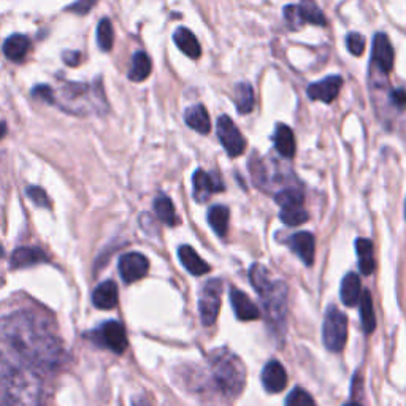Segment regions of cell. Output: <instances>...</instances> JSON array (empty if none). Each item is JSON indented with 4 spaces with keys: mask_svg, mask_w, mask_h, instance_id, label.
<instances>
[{
    "mask_svg": "<svg viewBox=\"0 0 406 406\" xmlns=\"http://www.w3.org/2000/svg\"><path fill=\"white\" fill-rule=\"evenodd\" d=\"M0 339L34 368L55 370L64 361L61 338L35 312L21 310L0 319Z\"/></svg>",
    "mask_w": 406,
    "mask_h": 406,
    "instance_id": "6da1fadb",
    "label": "cell"
},
{
    "mask_svg": "<svg viewBox=\"0 0 406 406\" xmlns=\"http://www.w3.org/2000/svg\"><path fill=\"white\" fill-rule=\"evenodd\" d=\"M251 283L261 295L267 319L279 327L286 317V305H288V286L278 279H273L270 271L261 264H254L249 271Z\"/></svg>",
    "mask_w": 406,
    "mask_h": 406,
    "instance_id": "7a4b0ae2",
    "label": "cell"
},
{
    "mask_svg": "<svg viewBox=\"0 0 406 406\" xmlns=\"http://www.w3.org/2000/svg\"><path fill=\"white\" fill-rule=\"evenodd\" d=\"M211 375L225 395L238 397L246 385V367L242 359L227 348H218L208 357Z\"/></svg>",
    "mask_w": 406,
    "mask_h": 406,
    "instance_id": "3957f363",
    "label": "cell"
},
{
    "mask_svg": "<svg viewBox=\"0 0 406 406\" xmlns=\"http://www.w3.org/2000/svg\"><path fill=\"white\" fill-rule=\"evenodd\" d=\"M43 383L34 368H15L13 373L6 406H42Z\"/></svg>",
    "mask_w": 406,
    "mask_h": 406,
    "instance_id": "277c9868",
    "label": "cell"
},
{
    "mask_svg": "<svg viewBox=\"0 0 406 406\" xmlns=\"http://www.w3.org/2000/svg\"><path fill=\"white\" fill-rule=\"evenodd\" d=\"M322 339L325 348L332 352L343 351L346 342H348V317L337 306H330L325 312Z\"/></svg>",
    "mask_w": 406,
    "mask_h": 406,
    "instance_id": "5b68a950",
    "label": "cell"
},
{
    "mask_svg": "<svg viewBox=\"0 0 406 406\" xmlns=\"http://www.w3.org/2000/svg\"><path fill=\"white\" fill-rule=\"evenodd\" d=\"M221 279H210V281L203 286L201 298H198V310H201V317L205 325H213L216 322L219 310H221Z\"/></svg>",
    "mask_w": 406,
    "mask_h": 406,
    "instance_id": "8992f818",
    "label": "cell"
},
{
    "mask_svg": "<svg viewBox=\"0 0 406 406\" xmlns=\"http://www.w3.org/2000/svg\"><path fill=\"white\" fill-rule=\"evenodd\" d=\"M216 129L218 137L221 140L225 152H227L230 157L242 156L246 150V140L242 135V132L238 130L235 123L232 121V118L227 115L219 116Z\"/></svg>",
    "mask_w": 406,
    "mask_h": 406,
    "instance_id": "52a82bcc",
    "label": "cell"
},
{
    "mask_svg": "<svg viewBox=\"0 0 406 406\" xmlns=\"http://www.w3.org/2000/svg\"><path fill=\"white\" fill-rule=\"evenodd\" d=\"M96 338L102 346L116 352V354H123V352L128 349L129 344L124 327L116 321H108L102 324L96 332Z\"/></svg>",
    "mask_w": 406,
    "mask_h": 406,
    "instance_id": "ba28073f",
    "label": "cell"
},
{
    "mask_svg": "<svg viewBox=\"0 0 406 406\" xmlns=\"http://www.w3.org/2000/svg\"><path fill=\"white\" fill-rule=\"evenodd\" d=\"M150 270V261L140 252H128L119 259V275L124 283H135L146 276Z\"/></svg>",
    "mask_w": 406,
    "mask_h": 406,
    "instance_id": "9c48e42d",
    "label": "cell"
},
{
    "mask_svg": "<svg viewBox=\"0 0 406 406\" xmlns=\"http://www.w3.org/2000/svg\"><path fill=\"white\" fill-rule=\"evenodd\" d=\"M192 186H194V198L198 203H205L215 192L224 191L221 179L202 169H197L192 175Z\"/></svg>",
    "mask_w": 406,
    "mask_h": 406,
    "instance_id": "30bf717a",
    "label": "cell"
},
{
    "mask_svg": "<svg viewBox=\"0 0 406 406\" xmlns=\"http://www.w3.org/2000/svg\"><path fill=\"white\" fill-rule=\"evenodd\" d=\"M371 61L375 62L376 67L383 73H389L394 69V61H395L394 48H392L389 37L385 34H381V32L373 38Z\"/></svg>",
    "mask_w": 406,
    "mask_h": 406,
    "instance_id": "8fae6325",
    "label": "cell"
},
{
    "mask_svg": "<svg viewBox=\"0 0 406 406\" xmlns=\"http://www.w3.org/2000/svg\"><path fill=\"white\" fill-rule=\"evenodd\" d=\"M343 86V78L339 75H330L321 81L312 83L306 89V94L311 101H321L324 103H332L339 94V89Z\"/></svg>",
    "mask_w": 406,
    "mask_h": 406,
    "instance_id": "7c38bea8",
    "label": "cell"
},
{
    "mask_svg": "<svg viewBox=\"0 0 406 406\" xmlns=\"http://www.w3.org/2000/svg\"><path fill=\"white\" fill-rule=\"evenodd\" d=\"M262 383L264 388L271 392V394L283 392L286 385H288V373H286L283 363L278 361H270L265 365L262 371Z\"/></svg>",
    "mask_w": 406,
    "mask_h": 406,
    "instance_id": "4fadbf2b",
    "label": "cell"
},
{
    "mask_svg": "<svg viewBox=\"0 0 406 406\" xmlns=\"http://www.w3.org/2000/svg\"><path fill=\"white\" fill-rule=\"evenodd\" d=\"M289 246L292 251L302 259L305 265H312L315 262V251H316V242L315 235L310 232H298L289 238Z\"/></svg>",
    "mask_w": 406,
    "mask_h": 406,
    "instance_id": "5bb4252c",
    "label": "cell"
},
{
    "mask_svg": "<svg viewBox=\"0 0 406 406\" xmlns=\"http://www.w3.org/2000/svg\"><path fill=\"white\" fill-rule=\"evenodd\" d=\"M230 302L239 321H256L261 317V310L251 302V298L239 289L232 288Z\"/></svg>",
    "mask_w": 406,
    "mask_h": 406,
    "instance_id": "9a60e30c",
    "label": "cell"
},
{
    "mask_svg": "<svg viewBox=\"0 0 406 406\" xmlns=\"http://www.w3.org/2000/svg\"><path fill=\"white\" fill-rule=\"evenodd\" d=\"M48 261L45 252L40 248H32V246H23V248H18L11 254L10 265L11 269H26L32 267V265L42 264Z\"/></svg>",
    "mask_w": 406,
    "mask_h": 406,
    "instance_id": "2e32d148",
    "label": "cell"
},
{
    "mask_svg": "<svg viewBox=\"0 0 406 406\" xmlns=\"http://www.w3.org/2000/svg\"><path fill=\"white\" fill-rule=\"evenodd\" d=\"M92 303L98 310H113L118 305V286L115 281L98 284L92 292Z\"/></svg>",
    "mask_w": 406,
    "mask_h": 406,
    "instance_id": "e0dca14e",
    "label": "cell"
},
{
    "mask_svg": "<svg viewBox=\"0 0 406 406\" xmlns=\"http://www.w3.org/2000/svg\"><path fill=\"white\" fill-rule=\"evenodd\" d=\"M178 257H179V261H181L183 267L188 270L191 275L202 276V275H205V273L210 271V265L206 264L203 259L198 256L197 252L188 244L179 246Z\"/></svg>",
    "mask_w": 406,
    "mask_h": 406,
    "instance_id": "ac0fdd59",
    "label": "cell"
},
{
    "mask_svg": "<svg viewBox=\"0 0 406 406\" xmlns=\"http://www.w3.org/2000/svg\"><path fill=\"white\" fill-rule=\"evenodd\" d=\"M184 121L192 130L198 132V134L206 135L211 130L210 115L203 105H192L184 111Z\"/></svg>",
    "mask_w": 406,
    "mask_h": 406,
    "instance_id": "d6986e66",
    "label": "cell"
},
{
    "mask_svg": "<svg viewBox=\"0 0 406 406\" xmlns=\"http://www.w3.org/2000/svg\"><path fill=\"white\" fill-rule=\"evenodd\" d=\"M29 50H30V40L21 34L9 37L4 43V55L9 61L13 62H23L26 56H28Z\"/></svg>",
    "mask_w": 406,
    "mask_h": 406,
    "instance_id": "ffe728a7",
    "label": "cell"
},
{
    "mask_svg": "<svg viewBox=\"0 0 406 406\" xmlns=\"http://www.w3.org/2000/svg\"><path fill=\"white\" fill-rule=\"evenodd\" d=\"M275 146L276 151L286 159H292L295 156V137L294 132L286 124H278L275 130Z\"/></svg>",
    "mask_w": 406,
    "mask_h": 406,
    "instance_id": "44dd1931",
    "label": "cell"
},
{
    "mask_svg": "<svg viewBox=\"0 0 406 406\" xmlns=\"http://www.w3.org/2000/svg\"><path fill=\"white\" fill-rule=\"evenodd\" d=\"M173 40L179 50H181L186 56L191 59H198L202 56V48L201 43H198L197 37L192 34L189 29L186 28H178L173 34Z\"/></svg>",
    "mask_w": 406,
    "mask_h": 406,
    "instance_id": "7402d4cb",
    "label": "cell"
},
{
    "mask_svg": "<svg viewBox=\"0 0 406 406\" xmlns=\"http://www.w3.org/2000/svg\"><path fill=\"white\" fill-rule=\"evenodd\" d=\"M362 295V286H361V278H359L356 273H348L343 278L342 283V300L346 306H356L361 300Z\"/></svg>",
    "mask_w": 406,
    "mask_h": 406,
    "instance_id": "603a6c76",
    "label": "cell"
},
{
    "mask_svg": "<svg viewBox=\"0 0 406 406\" xmlns=\"http://www.w3.org/2000/svg\"><path fill=\"white\" fill-rule=\"evenodd\" d=\"M356 251L359 257V269L362 275H371L375 271V256H373V243L367 238H359L356 242Z\"/></svg>",
    "mask_w": 406,
    "mask_h": 406,
    "instance_id": "cb8c5ba5",
    "label": "cell"
},
{
    "mask_svg": "<svg viewBox=\"0 0 406 406\" xmlns=\"http://www.w3.org/2000/svg\"><path fill=\"white\" fill-rule=\"evenodd\" d=\"M154 211L159 221L164 222L165 225L175 227L179 224V218L175 211V205L170 201L167 196H159L154 201Z\"/></svg>",
    "mask_w": 406,
    "mask_h": 406,
    "instance_id": "d4e9b609",
    "label": "cell"
},
{
    "mask_svg": "<svg viewBox=\"0 0 406 406\" xmlns=\"http://www.w3.org/2000/svg\"><path fill=\"white\" fill-rule=\"evenodd\" d=\"M229 218H230V213H229L227 206H222V205L211 206V210L208 211V222L211 225V229L216 232V235L219 237L227 235Z\"/></svg>",
    "mask_w": 406,
    "mask_h": 406,
    "instance_id": "484cf974",
    "label": "cell"
},
{
    "mask_svg": "<svg viewBox=\"0 0 406 406\" xmlns=\"http://www.w3.org/2000/svg\"><path fill=\"white\" fill-rule=\"evenodd\" d=\"M151 69H152V64H151L150 56L143 51H138L134 55V59H132L129 79H132V81H135V83L145 81V79L150 77Z\"/></svg>",
    "mask_w": 406,
    "mask_h": 406,
    "instance_id": "4316f807",
    "label": "cell"
},
{
    "mask_svg": "<svg viewBox=\"0 0 406 406\" xmlns=\"http://www.w3.org/2000/svg\"><path fill=\"white\" fill-rule=\"evenodd\" d=\"M235 105L239 115H248L254 108V91L249 83H238L235 86Z\"/></svg>",
    "mask_w": 406,
    "mask_h": 406,
    "instance_id": "83f0119b",
    "label": "cell"
},
{
    "mask_svg": "<svg viewBox=\"0 0 406 406\" xmlns=\"http://www.w3.org/2000/svg\"><path fill=\"white\" fill-rule=\"evenodd\" d=\"M297 6L305 24H315V26L327 24V19H325V15L317 6L316 0H300V5Z\"/></svg>",
    "mask_w": 406,
    "mask_h": 406,
    "instance_id": "f1b7e54d",
    "label": "cell"
},
{
    "mask_svg": "<svg viewBox=\"0 0 406 406\" xmlns=\"http://www.w3.org/2000/svg\"><path fill=\"white\" fill-rule=\"evenodd\" d=\"M361 319H362V327L365 330V334H371L373 330L376 329V316H375V308H373V300L368 291H363L361 295Z\"/></svg>",
    "mask_w": 406,
    "mask_h": 406,
    "instance_id": "f546056e",
    "label": "cell"
},
{
    "mask_svg": "<svg viewBox=\"0 0 406 406\" xmlns=\"http://www.w3.org/2000/svg\"><path fill=\"white\" fill-rule=\"evenodd\" d=\"M15 367L6 361L4 354H0V406H6V395H9V388Z\"/></svg>",
    "mask_w": 406,
    "mask_h": 406,
    "instance_id": "4dcf8cb0",
    "label": "cell"
},
{
    "mask_svg": "<svg viewBox=\"0 0 406 406\" xmlns=\"http://www.w3.org/2000/svg\"><path fill=\"white\" fill-rule=\"evenodd\" d=\"M275 201L281 208H300V206H303L305 198L300 191L295 188H289L278 192L275 196Z\"/></svg>",
    "mask_w": 406,
    "mask_h": 406,
    "instance_id": "1f68e13d",
    "label": "cell"
},
{
    "mask_svg": "<svg viewBox=\"0 0 406 406\" xmlns=\"http://www.w3.org/2000/svg\"><path fill=\"white\" fill-rule=\"evenodd\" d=\"M97 43L98 48L102 51H110L115 43V32H113V26L110 19H102L97 26Z\"/></svg>",
    "mask_w": 406,
    "mask_h": 406,
    "instance_id": "d6a6232c",
    "label": "cell"
},
{
    "mask_svg": "<svg viewBox=\"0 0 406 406\" xmlns=\"http://www.w3.org/2000/svg\"><path fill=\"white\" fill-rule=\"evenodd\" d=\"M279 219H281L284 224L295 227V225H302L308 221L310 215L303 206H300V208H281V211H279Z\"/></svg>",
    "mask_w": 406,
    "mask_h": 406,
    "instance_id": "836d02e7",
    "label": "cell"
},
{
    "mask_svg": "<svg viewBox=\"0 0 406 406\" xmlns=\"http://www.w3.org/2000/svg\"><path fill=\"white\" fill-rule=\"evenodd\" d=\"M286 406H316V402L305 389L297 388L286 398Z\"/></svg>",
    "mask_w": 406,
    "mask_h": 406,
    "instance_id": "e575fe53",
    "label": "cell"
},
{
    "mask_svg": "<svg viewBox=\"0 0 406 406\" xmlns=\"http://www.w3.org/2000/svg\"><path fill=\"white\" fill-rule=\"evenodd\" d=\"M26 194H28V197L37 206H42V208H51V202H50L48 196H46V192L42 188H38V186H29V188L26 189Z\"/></svg>",
    "mask_w": 406,
    "mask_h": 406,
    "instance_id": "d590c367",
    "label": "cell"
},
{
    "mask_svg": "<svg viewBox=\"0 0 406 406\" xmlns=\"http://www.w3.org/2000/svg\"><path fill=\"white\" fill-rule=\"evenodd\" d=\"M284 19H286V23L289 24V28L294 29V30L300 29L305 26L303 19L300 16V13H298V6L297 5L284 6Z\"/></svg>",
    "mask_w": 406,
    "mask_h": 406,
    "instance_id": "8d00e7d4",
    "label": "cell"
},
{
    "mask_svg": "<svg viewBox=\"0 0 406 406\" xmlns=\"http://www.w3.org/2000/svg\"><path fill=\"white\" fill-rule=\"evenodd\" d=\"M249 170H251V176H252V179H254L256 186H264L265 181H267V171H265L264 164L259 161L257 157L251 159Z\"/></svg>",
    "mask_w": 406,
    "mask_h": 406,
    "instance_id": "74e56055",
    "label": "cell"
},
{
    "mask_svg": "<svg viewBox=\"0 0 406 406\" xmlns=\"http://www.w3.org/2000/svg\"><path fill=\"white\" fill-rule=\"evenodd\" d=\"M346 45H348V50H349L351 55L362 56V52L365 50V38L361 34H356V32H352V34L346 37Z\"/></svg>",
    "mask_w": 406,
    "mask_h": 406,
    "instance_id": "f35d334b",
    "label": "cell"
},
{
    "mask_svg": "<svg viewBox=\"0 0 406 406\" xmlns=\"http://www.w3.org/2000/svg\"><path fill=\"white\" fill-rule=\"evenodd\" d=\"M32 96H34L35 98H40V101L48 102V103H56L55 92H52L50 86H46V84L35 86V88L32 89Z\"/></svg>",
    "mask_w": 406,
    "mask_h": 406,
    "instance_id": "ab89813d",
    "label": "cell"
},
{
    "mask_svg": "<svg viewBox=\"0 0 406 406\" xmlns=\"http://www.w3.org/2000/svg\"><path fill=\"white\" fill-rule=\"evenodd\" d=\"M96 4L97 0H77V2L72 4L67 10L77 13V15H86V13H89L94 9Z\"/></svg>",
    "mask_w": 406,
    "mask_h": 406,
    "instance_id": "60d3db41",
    "label": "cell"
},
{
    "mask_svg": "<svg viewBox=\"0 0 406 406\" xmlns=\"http://www.w3.org/2000/svg\"><path fill=\"white\" fill-rule=\"evenodd\" d=\"M390 102L394 103L397 108L403 110L406 106V91L405 89H395L390 92Z\"/></svg>",
    "mask_w": 406,
    "mask_h": 406,
    "instance_id": "b9f144b4",
    "label": "cell"
},
{
    "mask_svg": "<svg viewBox=\"0 0 406 406\" xmlns=\"http://www.w3.org/2000/svg\"><path fill=\"white\" fill-rule=\"evenodd\" d=\"M62 59L65 64L70 65V67H75V65H78L79 61H81V55H79L78 51H65Z\"/></svg>",
    "mask_w": 406,
    "mask_h": 406,
    "instance_id": "7bdbcfd3",
    "label": "cell"
},
{
    "mask_svg": "<svg viewBox=\"0 0 406 406\" xmlns=\"http://www.w3.org/2000/svg\"><path fill=\"white\" fill-rule=\"evenodd\" d=\"M132 406H151V403H150L148 400H146L145 397L138 395V397L132 398Z\"/></svg>",
    "mask_w": 406,
    "mask_h": 406,
    "instance_id": "ee69618b",
    "label": "cell"
},
{
    "mask_svg": "<svg viewBox=\"0 0 406 406\" xmlns=\"http://www.w3.org/2000/svg\"><path fill=\"white\" fill-rule=\"evenodd\" d=\"M5 134H6V124L0 121V138H4Z\"/></svg>",
    "mask_w": 406,
    "mask_h": 406,
    "instance_id": "f6af8a7d",
    "label": "cell"
},
{
    "mask_svg": "<svg viewBox=\"0 0 406 406\" xmlns=\"http://www.w3.org/2000/svg\"><path fill=\"white\" fill-rule=\"evenodd\" d=\"M343 406H362L361 403H357V402H349V403H346Z\"/></svg>",
    "mask_w": 406,
    "mask_h": 406,
    "instance_id": "bcb514c9",
    "label": "cell"
},
{
    "mask_svg": "<svg viewBox=\"0 0 406 406\" xmlns=\"http://www.w3.org/2000/svg\"><path fill=\"white\" fill-rule=\"evenodd\" d=\"M4 256V248H2V244H0V257Z\"/></svg>",
    "mask_w": 406,
    "mask_h": 406,
    "instance_id": "7dc6e473",
    "label": "cell"
},
{
    "mask_svg": "<svg viewBox=\"0 0 406 406\" xmlns=\"http://www.w3.org/2000/svg\"><path fill=\"white\" fill-rule=\"evenodd\" d=\"M405 218H406V203H405Z\"/></svg>",
    "mask_w": 406,
    "mask_h": 406,
    "instance_id": "c3c4849f",
    "label": "cell"
}]
</instances>
